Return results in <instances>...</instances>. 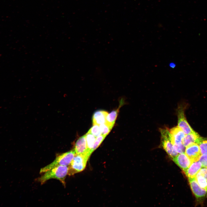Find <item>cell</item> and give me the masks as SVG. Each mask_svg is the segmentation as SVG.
Segmentation results:
<instances>
[{
    "label": "cell",
    "mask_w": 207,
    "mask_h": 207,
    "mask_svg": "<svg viewBox=\"0 0 207 207\" xmlns=\"http://www.w3.org/2000/svg\"><path fill=\"white\" fill-rule=\"evenodd\" d=\"M188 179L192 191L196 198L200 199L205 197L207 194V191L200 186L195 177Z\"/></svg>",
    "instance_id": "cell-8"
},
{
    "label": "cell",
    "mask_w": 207,
    "mask_h": 207,
    "mask_svg": "<svg viewBox=\"0 0 207 207\" xmlns=\"http://www.w3.org/2000/svg\"><path fill=\"white\" fill-rule=\"evenodd\" d=\"M74 150L76 154H88L91 155L88 150L85 135L79 137L76 141Z\"/></svg>",
    "instance_id": "cell-9"
},
{
    "label": "cell",
    "mask_w": 207,
    "mask_h": 207,
    "mask_svg": "<svg viewBox=\"0 0 207 207\" xmlns=\"http://www.w3.org/2000/svg\"><path fill=\"white\" fill-rule=\"evenodd\" d=\"M172 159L184 171L189 167L193 162L185 153L179 154Z\"/></svg>",
    "instance_id": "cell-7"
},
{
    "label": "cell",
    "mask_w": 207,
    "mask_h": 207,
    "mask_svg": "<svg viewBox=\"0 0 207 207\" xmlns=\"http://www.w3.org/2000/svg\"><path fill=\"white\" fill-rule=\"evenodd\" d=\"M85 135L88 150L91 155V151L93 147L96 137L91 134L88 132Z\"/></svg>",
    "instance_id": "cell-15"
},
{
    "label": "cell",
    "mask_w": 207,
    "mask_h": 207,
    "mask_svg": "<svg viewBox=\"0 0 207 207\" xmlns=\"http://www.w3.org/2000/svg\"><path fill=\"white\" fill-rule=\"evenodd\" d=\"M76 154L75 151L73 150L60 155L51 163L41 168L40 173H43L57 166H68Z\"/></svg>",
    "instance_id": "cell-2"
},
{
    "label": "cell",
    "mask_w": 207,
    "mask_h": 207,
    "mask_svg": "<svg viewBox=\"0 0 207 207\" xmlns=\"http://www.w3.org/2000/svg\"><path fill=\"white\" fill-rule=\"evenodd\" d=\"M108 113L106 111L98 110L95 112L92 117L93 125H99L106 122V117Z\"/></svg>",
    "instance_id": "cell-12"
},
{
    "label": "cell",
    "mask_w": 207,
    "mask_h": 207,
    "mask_svg": "<svg viewBox=\"0 0 207 207\" xmlns=\"http://www.w3.org/2000/svg\"><path fill=\"white\" fill-rule=\"evenodd\" d=\"M185 108L182 105L179 106L177 109L178 126L186 134L195 132L188 122L185 117Z\"/></svg>",
    "instance_id": "cell-5"
},
{
    "label": "cell",
    "mask_w": 207,
    "mask_h": 207,
    "mask_svg": "<svg viewBox=\"0 0 207 207\" xmlns=\"http://www.w3.org/2000/svg\"><path fill=\"white\" fill-rule=\"evenodd\" d=\"M106 136V135H101L96 137L93 147L91 151V154L99 146Z\"/></svg>",
    "instance_id": "cell-18"
},
{
    "label": "cell",
    "mask_w": 207,
    "mask_h": 207,
    "mask_svg": "<svg viewBox=\"0 0 207 207\" xmlns=\"http://www.w3.org/2000/svg\"><path fill=\"white\" fill-rule=\"evenodd\" d=\"M201 137L196 132L185 135L183 138L182 143L185 147L190 144L195 143H197Z\"/></svg>",
    "instance_id": "cell-14"
},
{
    "label": "cell",
    "mask_w": 207,
    "mask_h": 207,
    "mask_svg": "<svg viewBox=\"0 0 207 207\" xmlns=\"http://www.w3.org/2000/svg\"><path fill=\"white\" fill-rule=\"evenodd\" d=\"M195 178L200 186L207 191V180L201 175H196Z\"/></svg>",
    "instance_id": "cell-17"
},
{
    "label": "cell",
    "mask_w": 207,
    "mask_h": 207,
    "mask_svg": "<svg viewBox=\"0 0 207 207\" xmlns=\"http://www.w3.org/2000/svg\"><path fill=\"white\" fill-rule=\"evenodd\" d=\"M68 166H57L44 172V174L39 177L37 180L42 184L50 179H55L60 181L64 185H65V180L68 175Z\"/></svg>",
    "instance_id": "cell-1"
},
{
    "label": "cell",
    "mask_w": 207,
    "mask_h": 207,
    "mask_svg": "<svg viewBox=\"0 0 207 207\" xmlns=\"http://www.w3.org/2000/svg\"><path fill=\"white\" fill-rule=\"evenodd\" d=\"M173 147L174 150L178 154L185 152L186 147L182 143L177 144L173 145Z\"/></svg>",
    "instance_id": "cell-21"
},
{
    "label": "cell",
    "mask_w": 207,
    "mask_h": 207,
    "mask_svg": "<svg viewBox=\"0 0 207 207\" xmlns=\"http://www.w3.org/2000/svg\"><path fill=\"white\" fill-rule=\"evenodd\" d=\"M124 103L122 99L120 101V104L118 108L116 110H113L110 113L108 114L106 119V124L111 129L114 124L117 118L119 110L121 107Z\"/></svg>",
    "instance_id": "cell-13"
},
{
    "label": "cell",
    "mask_w": 207,
    "mask_h": 207,
    "mask_svg": "<svg viewBox=\"0 0 207 207\" xmlns=\"http://www.w3.org/2000/svg\"><path fill=\"white\" fill-rule=\"evenodd\" d=\"M88 133L91 134L96 137L101 135L99 125L97 124L93 125Z\"/></svg>",
    "instance_id": "cell-19"
},
{
    "label": "cell",
    "mask_w": 207,
    "mask_h": 207,
    "mask_svg": "<svg viewBox=\"0 0 207 207\" xmlns=\"http://www.w3.org/2000/svg\"><path fill=\"white\" fill-rule=\"evenodd\" d=\"M90 156L88 154H76L68 166V175H72L83 171Z\"/></svg>",
    "instance_id": "cell-3"
},
{
    "label": "cell",
    "mask_w": 207,
    "mask_h": 207,
    "mask_svg": "<svg viewBox=\"0 0 207 207\" xmlns=\"http://www.w3.org/2000/svg\"><path fill=\"white\" fill-rule=\"evenodd\" d=\"M101 135L107 136L110 132L111 129L106 124H103L99 125Z\"/></svg>",
    "instance_id": "cell-20"
},
{
    "label": "cell",
    "mask_w": 207,
    "mask_h": 207,
    "mask_svg": "<svg viewBox=\"0 0 207 207\" xmlns=\"http://www.w3.org/2000/svg\"><path fill=\"white\" fill-rule=\"evenodd\" d=\"M196 175H201L207 180V168L202 167Z\"/></svg>",
    "instance_id": "cell-23"
},
{
    "label": "cell",
    "mask_w": 207,
    "mask_h": 207,
    "mask_svg": "<svg viewBox=\"0 0 207 207\" xmlns=\"http://www.w3.org/2000/svg\"><path fill=\"white\" fill-rule=\"evenodd\" d=\"M161 144L164 149L172 159L179 154L174 150L171 141V135L167 128L160 129Z\"/></svg>",
    "instance_id": "cell-4"
},
{
    "label": "cell",
    "mask_w": 207,
    "mask_h": 207,
    "mask_svg": "<svg viewBox=\"0 0 207 207\" xmlns=\"http://www.w3.org/2000/svg\"><path fill=\"white\" fill-rule=\"evenodd\" d=\"M169 131L173 145L182 143V140L185 134L178 126L172 128Z\"/></svg>",
    "instance_id": "cell-10"
},
{
    "label": "cell",
    "mask_w": 207,
    "mask_h": 207,
    "mask_svg": "<svg viewBox=\"0 0 207 207\" xmlns=\"http://www.w3.org/2000/svg\"><path fill=\"white\" fill-rule=\"evenodd\" d=\"M197 144L202 154H207V139L201 137Z\"/></svg>",
    "instance_id": "cell-16"
},
{
    "label": "cell",
    "mask_w": 207,
    "mask_h": 207,
    "mask_svg": "<svg viewBox=\"0 0 207 207\" xmlns=\"http://www.w3.org/2000/svg\"><path fill=\"white\" fill-rule=\"evenodd\" d=\"M185 153L193 162L198 161L202 154L199 145L195 143L186 147Z\"/></svg>",
    "instance_id": "cell-6"
},
{
    "label": "cell",
    "mask_w": 207,
    "mask_h": 207,
    "mask_svg": "<svg viewBox=\"0 0 207 207\" xmlns=\"http://www.w3.org/2000/svg\"><path fill=\"white\" fill-rule=\"evenodd\" d=\"M202 167V164L199 161L193 162L189 167L184 172L188 179L193 178L195 177Z\"/></svg>",
    "instance_id": "cell-11"
},
{
    "label": "cell",
    "mask_w": 207,
    "mask_h": 207,
    "mask_svg": "<svg viewBox=\"0 0 207 207\" xmlns=\"http://www.w3.org/2000/svg\"><path fill=\"white\" fill-rule=\"evenodd\" d=\"M198 161L201 163L202 167L207 168V154H202Z\"/></svg>",
    "instance_id": "cell-22"
}]
</instances>
